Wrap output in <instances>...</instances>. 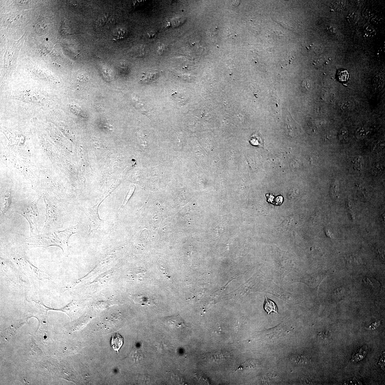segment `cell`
Masks as SVG:
<instances>
[{
    "mask_svg": "<svg viewBox=\"0 0 385 385\" xmlns=\"http://www.w3.org/2000/svg\"><path fill=\"white\" fill-rule=\"evenodd\" d=\"M339 185L337 181H335L331 186V193L334 198H338L339 197Z\"/></svg>",
    "mask_w": 385,
    "mask_h": 385,
    "instance_id": "cell-10",
    "label": "cell"
},
{
    "mask_svg": "<svg viewBox=\"0 0 385 385\" xmlns=\"http://www.w3.org/2000/svg\"><path fill=\"white\" fill-rule=\"evenodd\" d=\"M157 73L151 72L145 73L142 77V80L145 82L148 83L152 82L157 78Z\"/></svg>",
    "mask_w": 385,
    "mask_h": 385,
    "instance_id": "cell-8",
    "label": "cell"
},
{
    "mask_svg": "<svg viewBox=\"0 0 385 385\" xmlns=\"http://www.w3.org/2000/svg\"><path fill=\"white\" fill-rule=\"evenodd\" d=\"M135 190H136V186L134 185H131L130 187L129 190H128L127 195H126L125 198L124 202H123L122 206L119 208V211H120L127 203L128 201L129 200L132 196L134 193Z\"/></svg>",
    "mask_w": 385,
    "mask_h": 385,
    "instance_id": "cell-9",
    "label": "cell"
},
{
    "mask_svg": "<svg viewBox=\"0 0 385 385\" xmlns=\"http://www.w3.org/2000/svg\"><path fill=\"white\" fill-rule=\"evenodd\" d=\"M345 2L344 1H334L331 4L333 9L337 11H341L345 6Z\"/></svg>",
    "mask_w": 385,
    "mask_h": 385,
    "instance_id": "cell-11",
    "label": "cell"
},
{
    "mask_svg": "<svg viewBox=\"0 0 385 385\" xmlns=\"http://www.w3.org/2000/svg\"><path fill=\"white\" fill-rule=\"evenodd\" d=\"M383 168L384 167L381 164H377L374 166V170L375 173L380 174L382 173L384 170Z\"/></svg>",
    "mask_w": 385,
    "mask_h": 385,
    "instance_id": "cell-18",
    "label": "cell"
},
{
    "mask_svg": "<svg viewBox=\"0 0 385 385\" xmlns=\"http://www.w3.org/2000/svg\"><path fill=\"white\" fill-rule=\"evenodd\" d=\"M364 30L367 34L370 36L375 35L376 32L372 27L368 25H366L364 27Z\"/></svg>",
    "mask_w": 385,
    "mask_h": 385,
    "instance_id": "cell-16",
    "label": "cell"
},
{
    "mask_svg": "<svg viewBox=\"0 0 385 385\" xmlns=\"http://www.w3.org/2000/svg\"><path fill=\"white\" fill-rule=\"evenodd\" d=\"M339 138L341 141H347L348 139V133L347 130L343 128L339 131Z\"/></svg>",
    "mask_w": 385,
    "mask_h": 385,
    "instance_id": "cell-14",
    "label": "cell"
},
{
    "mask_svg": "<svg viewBox=\"0 0 385 385\" xmlns=\"http://www.w3.org/2000/svg\"><path fill=\"white\" fill-rule=\"evenodd\" d=\"M353 167L356 170L360 171L361 170L362 164L361 159L359 157H355L352 161Z\"/></svg>",
    "mask_w": 385,
    "mask_h": 385,
    "instance_id": "cell-13",
    "label": "cell"
},
{
    "mask_svg": "<svg viewBox=\"0 0 385 385\" xmlns=\"http://www.w3.org/2000/svg\"><path fill=\"white\" fill-rule=\"evenodd\" d=\"M346 382H344V384H350V385H359L360 384V383L357 380L352 379L347 380L346 381Z\"/></svg>",
    "mask_w": 385,
    "mask_h": 385,
    "instance_id": "cell-21",
    "label": "cell"
},
{
    "mask_svg": "<svg viewBox=\"0 0 385 385\" xmlns=\"http://www.w3.org/2000/svg\"><path fill=\"white\" fill-rule=\"evenodd\" d=\"M166 50V47L164 44H160L158 47L157 52L159 55H161L163 54Z\"/></svg>",
    "mask_w": 385,
    "mask_h": 385,
    "instance_id": "cell-19",
    "label": "cell"
},
{
    "mask_svg": "<svg viewBox=\"0 0 385 385\" xmlns=\"http://www.w3.org/2000/svg\"><path fill=\"white\" fill-rule=\"evenodd\" d=\"M250 142L251 145L255 146L263 147L264 140L263 137L259 133H256L253 135L250 138Z\"/></svg>",
    "mask_w": 385,
    "mask_h": 385,
    "instance_id": "cell-6",
    "label": "cell"
},
{
    "mask_svg": "<svg viewBox=\"0 0 385 385\" xmlns=\"http://www.w3.org/2000/svg\"><path fill=\"white\" fill-rule=\"evenodd\" d=\"M379 364L380 365L381 368L383 369H384V366H385L384 353V355H383V356L381 357V358L380 361L379 362Z\"/></svg>",
    "mask_w": 385,
    "mask_h": 385,
    "instance_id": "cell-23",
    "label": "cell"
},
{
    "mask_svg": "<svg viewBox=\"0 0 385 385\" xmlns=\"http://www.w3.org/2000/svg\"><path fill=\"white\" fill-rule=\"evenodd\" d=\"M338 75H339V78L341 81H345L347 80L348 73L347 71L346 70L339 71Z\"/></svg>",
    "mask_w": 385,
    "mask_h": 385,
    "instance_id": "cell-15",
    "label": "cell"
},
{
    "mask_svg": "<svg viewBox=\"0 0 385 385\" xmlns=\"http://www.w3.org/2000/svg\"><path fill=\"white\" fill-rule=\"evenodd\" d=\"M124 338L118 332L113 334L111 340V344L112 347L117 353L124 344Z\"/></svg>",
    "mask_w": 385,
    "mask_h": 385,
    "instance_id": "cell-4",
    "label": "cell"
},
{
    "mask_svg": "<svg viewBox=\"0 0 385 385\" xmlns=\"http://www.w3.org/2000/svg\"><path fill=\"white\" fill-rule=\"evenodd\" d=\"M104 200L100 201L94 206L88 208H84V211L87 216L89 225L90 234L95 231L99 230L103 221L100 219L98 214V208L100 205Z\"/></svg>",
    "mask_w": 385,
    "mask_h": 385,
    "instance_id": "cell-3",
    "label": "cell"
},
{
    "mask_svg": "<svg viewBox=\"0 0 385 385\" xmlns=\"http://www.w3.org/2000/svg\"><path fill=\"white\" fill-rule=\"evenodd\" d=\"M265 299L263 307L265 312L268 315L271 313H278V308L274 302L269 299L266 296H265Z\"/></svg>",
    "mask_w": 385,
    "mask_h": 385,
    "instance_id": "cell-5",
    "label": "cell"
},
{
    "mask_svg": "<svg viewBox=\"0 0 385 385\" xmlns=\"http://www.w3.org/2000/svg\"><path fill=\"white\" fill-rule=\"evenodd\" d=\"M12 213H17L28 221L30 225L31 236L39 234L37 223L39 214L37 207V202H24L15 203L12 208Z\"/></svg>",
    "mask_w": 385,
    "mask_h": 385,
    "instance_id": "cell-2",
    "label": "cell"
},
{
    "mask_svg": "<svg viewBox=\"0 0 385 385\" xmlns=\"http://www.w3.org/2000/svg\"><path fill=\"white\" fill-rule=\"evenodd\" d=\"M380 323L381 321H379L376 322L375 323H373L372 325H371L368 328L369 330H374V329H375L377 328L378 326H379L380 325Z\"/></svg>",
    "mask_w": 385,
    "mask_h": 385,
    "instance_id": "cell-22",
    "label": "cell"
},
{
    "mask_svg": "<svg viewBox=\"0 0 385 385\" xmlns=\"http://www.w3.org/2000/svg\"><path fill=\"white\" fill-rule=\"evenodd\" d=\"M347 207L348 209V211H349V213L350 214H351V216L352 219H354L355 216H354V215L353 214V209L352 208V207L351 205V202H350V200H349V199H348V202H347Z\"/></svg>",
    "mask_w": 385,
    "mask_h": 385,
    "instance_id": "cell-20",
    "label": "cell"
},
{
    "mask_svg": "<svg viewBox=\"0 0 385 385\" xmlns=\"http://www.w3.org/2000/svg\"><path fill=\"white\" fill-rule=\"evenodd\" d=\"M339 106L341 110L344 111H350L354 108V104L352 101L348 99L341 100L339 103Z\"/></svg>",
    "mask_w": 385,
    "mask_h": 385,
    "instance_id": "cell-7",
    "label": "cell"
},
{
    "mask_svg": "<svg viewBox=\"0 0 385 385\" xmlns=\"http://www.w3.org/2000/svg\"><path fill=\"white\" fill-rule=\"evenodd\" d=\"M347 19L348 21L351 23L355 24L358 20L359 15L357 12L355 11H351L349 12L347 15Z\"/></svg>",
    "mask_w": 385,
    "mask_h": 385,
    "instance_id": "cell-12",
    "label": "cell"
},
{
    "mask_svg": "<svg viewBox=\"0 0 385 385\" xmlns=\"http://www.w3.org/2000/svg\"><path fill=\"white\" fill-rule=\"evenodd\" d=\"M320 47H319L317 45H313V46H312V48H313V51H314L315 52H318L320 51L321 50Z\"/></svg>",
    "mask_w": 385,
    "mask_h": 385,
    "instance_id": "cell-25",
    "label": "cell"
},
{
    "mask_svg": "<svg viewBox=\"0 0 385 385\" xmlns=\"http://www.w3.org/2000/svg\"><path fill=\"white\" fill-rule=\"evenodd\" d=\"M367 134V131L365 128H359L356 133V136L358 138H362L365 137Z\"/></svg>",
    "mask_w": 385,
    "mask_h": 385,
    "instance_id": "cell-17",
    "label": "cell"
},
{
    "mask_svg": "<svg viewBox=\"0 0 385 385\" xmlns=\"http://www.w3.org/2000/svg\"><path fill=\"white\" fill-rule=\"evenodd\" d=\"M325 233L327 237L331 239L334 238V235H333V234L331 233L330 229H326L325 230Z\"/></svg>",
    "mask_w": 385,
    "mask_h": 385,
    "instance_id": "cell-24",
    "label": "cell"
},
{
    "mask_svg": "<svg viewBox=\"0 0 385 385\" xmlns=\"http://www.w3.org/2000/svg\"><path fill=\"white\" fill-rule=\"evenodd\" d=\"M78 226L70 227L63 231H55L32 236L25 239L24 243L32 247L47 248L51 246L61 248L64 254H69L68 243L72 234L77 233Z\"/></svg>",
    "mask_w": 385,
    "mask_h": 385,
    "instance_id": "cell-1",
    "label": "cell"
}]
</instances>
